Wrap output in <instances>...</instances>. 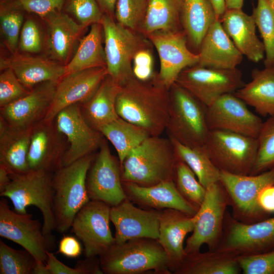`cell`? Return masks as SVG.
Here are the masks:
<instances>
[{
    "label": "cell",
    "mask_w": 274,
    "mask_h": 274,
    "mask_svg": "<svg viewBox=\"0 0 274 274\" xmlns=\"http://www.w3.org/2000/svg\"><path fill=\"white\" fill-rule=\"evenodd\" d=\"M169 105V88L158 76L146 81L134 76L120 85L116 108L120 117L158 136L166 130Z\"/></svg>",
    "instance_id": "obj_1"
},
{
    "label": "cell",
    "mask_w": 274,
    "mask_h": 274,
    "mask_svg": "<svg viewBox=\"0 0 274 274\" xmlns=\"http://www.w3.org/2000/svg\"><path fill=\"white\" fill-rule=\"evenodd\" d=\"M177 160L169 137L149 136L124 160L121 165L122 181L150 186L173 180Z\"/></svg>",
    "instance_id": "obj_2"
},
{
    "label": "cell",
    "mask_w": 274,
    "mask_h": 274,
    "mask_svg": "<svg viewBox=\"0 0 274 274\" xmlns=\"http://www.w3.org/2000/svg\"><path fill=\"white\" fill-rule=\"evenodd\" d=\"M105 274L172 273L167 255L157 239L136 238L115 243L99 256Z\"/></svg>",
    "instance_id": "obj_3"
},
{
    "label": "cell",
    "mask_w": 274,
    "mask_h": 274,
    "mask_svg": "<svg viewBox=\"0 0 274 274\" xmlns=\"http://www.w3.org/2000/svg\"><path fill=\"white\" fill-rule=\"evenodd\" d=\"M93 160L90 154L61 166L53 174L55 229L59 233L71 228L77 213L90 200L86 178Z\"/></svg>",
    "instance_id": "obj_4"
},
{
    "label": "cell",
    "mask_w": 274,
    "mask_h": 274,
    "mask_svg": "<svg viewBox=\"0 0 274 274\" xmlns=\"http://www.w3.org/2000/svg\"><path fill=\"white\" fill-rule=\"evenodd\" d=\"M53 174L30 170L23 174H11L10 182L0 196L10 199L15 211L20 214L27 213L26 209L29 206L38 208L43 217L44 234L55 241L52 234L55 229Z\"/></svg>",
    "instance_id": "obj_5"
},
{
    "label": "cell",
    "mask_w": 274,
    "mask_h": 274,
    "mask_svg": "<svg viewBox=\"0 0 274 274\" xmlns=\"http://www.w3.org/2000/svg\"><path fill=\"white\" fill-rule=\"evenodd\" d=\"M169 117L166 127L169 138L186 146H205L210 129L207 107L176 83L169 88Z\"/></svg>",
    "instance_id": "obj_6"
},
{
    "label": "cell",
    "mask_w": 274,
    "mask_h": 274,
    "mask_svg": "<svg viewBox=\"0 0 274 274\" xmlns=\"http://www.w3.org/2000/svg\"><path fill=\"white\" fill-rule=\"evenodd\" d=\"M210 158L221 171L250 175L256 158L257 138L223 130H210L205 144Z\"/></svg>",
    "instance_id": "obj_7"
},
{
    "label": "cell",
    "mask_w": 274,
    "mask_h": 274,
    "mask_svg": "<svg viewBox=\"0 0 274 274\" xmlns=\"http://www.w3.org/2000/svg\"><path fill=\"white\" fill-rule=\"evenodd\" d=\"M220 182L228 197L231 216L236 220L252 223L269 217L258 204V197L265 187L274 185V166L256 175H236L221 172Z\"/></svg>",
    "instance_id": "obj_8"
},
{
    "label": "cell",
    "mask_w": 274,
    "mask_h": 274,
    "mask_svg": "<svg viewBox=\"0 0 274 274\" xmlns=\"http://www.w3.org/2000/svg\"><path fill=\"white\" fill-rule=\"evenodd\" d=\"M228 206L227 194L220 181L206 188L204 200L195 214L192 233L186 240V255L199 251L203 245H207L209 250L218 248Z\"/></svg>",
    "instance_id": "obj_9"
},
{
    "label": "cell",
    "mask_w": 274,
    "mask_h": 274,
    "mask_svg": "<svg viewBox=\"0 0 274 274\" xmlns=\"http://www.w3.org/2000/svg\"><path fill=\"white\" fill-rule=\"evenodd\" d=\"M216 249L238 258L274 249V216L258 222L245 223L235 219L227 211L222 236Z\"/></svg>",
    "instance_id": "obj_10"
},
{
    "label": "cell",
    "mask_w": 274,
    "mask_h": 274,
    "mask_svg": "<svg viewBox=\"0 0 274 274\" xmlns=\"http://www.w3.org/2000/svg\"><path fill=\"white\" fill-rule=\"evenodd\" d=\"M100 23L103 30L108 75L121 85L134 76L132 61L136 53L143 48L142 42L131 29L116 22L107 14H103Z\"/></svg>",
    "instance_id": "obj_11"
},
{
    "label": "cell",
    "mask_w": 274,
    "mask_h": 274,
    "mask_svg": "<svg viewBox=\"0 0 274 274\" xmlns=\"http://www.w3.org/2000/svg\"><path fill=\"white\" fill-rule=\"evenodd\" d=\"M175 83L207 107L221 96L233 93L245 85L242 74L236 68L218 69L197 64L184 70Z\"/></svg>",
    "instance_id": "obj_12"
},
{
    "label": "cell",
    "mask_w": 274,
    "mask_h": 274,
    "mask_svg": "<svg viewBox=\"0 0 274 274\" xmlns=\"http://www.w3.org/2000/svg\"><path fill=\"white\" fill-rule=\"evenodd\" d=\"M111 208L90 200L75 216L71 228L82 242L85 257L99 256L115 243L110 227Z\"/></svg>",
    "instance_id": "obj_13"
},
{
    "label": "cell",
    "mask_w": 274,
    "mask_h": 274,
    "mask_svg": "<svg viewBox=\"0 0 274 274\" xmlns=\"http://www.w3.org/2000/svg\"><path fill=\"white\" fill-rule=\"evenodd\" d=\"M43 225L30 214L12 211L6 199L0 200V236L20 245L35 257L45 263L47 251L53 248L54 241L46 236Z\"/></svg>",
    "instance_id": "obj_14"
},
{
    "label": "cell",
    "mask_w": 274,
    "mask_h": 274,
    "mask_svg": "<svg viewBox=\"0 0 274 274\" xmlns=\"http://www.w3.org/2000/svg\"><path fill=\"white\" fill-rule=\"evenodd\" d=\"M54 121L68 144L62 158V166L91 154L102 143V134L86 121L80 104L64 108L57 114Z\"/></svg>",
    "instance_id": "obj_15"
},
{
    "label": "cell",
    "mask_w": 274,
    "mask_h": 274,
    "mask_svg": "<svg viewBox=\"0 0 274 274\" xmlns=\"http://www.w3.org/2000/svg\"><path fill=\"white\" fill-rule=\"evenodd\" d=\"M86 188L90 200L101 201L111 207L127 198L122 184L120 163L111 154L107 144L103 142L88 172Z\"/></svg>",
    "instance_id": "obj_16"
},
{
    "label": "cell",
    "mask_w": 274,
    "mask_h": 274,
    "mask_svg": "<svg viewBox=\"0 0 274 274\" xmlns=\"http://www.w3.org/2000/svg\"><path fill=\"white\" fill-rule=\"evenodd\" d=\"M148 35L159 57L158 77L170 88L184 70L198 63L199 55L188 48L184 31L160 30Z\"/></svg>",
    "instance_id": "obj_17"
},
{
    "label": "cell",
    "mask_w": 274,
    "mask_h": 274,
    "mask_svg": "<svg viewBox=\"0 0 274 274\" xmlns=\"http://www.w3.org/2000/svg\"><path fill=\"white\" fill-rule=\"evenodd\" d=\"M234 93L224 94L207 107L206 118L210 130L231 131L257 138L263 122Z\"/></svg>",
    "instance_id": "obj_18"
},
{
    "label": "cell",
    "mask_w": 274,
    "mask_h": 274,
    "mask_svg": "<svg viewBox=\"0 0 274 274\" xmlns=\"http://www.w3.org/2000/svg\"><path fill=\"white\" fill-rule=\"evenodd\" d=\"M108 75L106 66L65 74L57 82L52 104L43 120L53 122L57 114L64 108L73 104L86 102L95 94Z\"/></svg>",
    "instance_id": "obj_19"
},
{
    "label": "cell",
    "mask_w": 274,
    "mask_h": 274,
    "mask_svg": "<svg viewBox=\"0 0 274 274\" xmlns=\"http://www.w3.org/2000/svg\"><path fill=\"white\" fill-rule=\"evenodd\" d=\"M161 211L138 208L126 198L112 207L110 220L115 228L116 243L136 238L157 239Z\"/></svg>",
    "instance_id": "obj_20"
},
{
    "label": "cell",
    "mask_w": 274,
    "mask_h": 274,
    "mask_svg": "<svg viewBox=\"0 0 274 274\" xmlns=\"http://www.w3.org/2000/svg\"><path fill=\"white\" fill-rule=\"evenodd\" d=\"M58 81L40 83L24 96L1 107V117L12 127H32L46 116L52 104Z\"/></svg>",
    "instance_id": "obj_21"
},
{
    "label": "cell",
    "mask_w": 274,
    "mask_h": 274,
    "mask_svg": "<svg viewBox=\"0 0 274 274\" xmlns=\"http://www.w3.org/2000/svg\"><path fill=\"white\" fill-rule=\"evenodd\" d=\"M65 148L64 136L54 121L38 122L32 128L27 155L30 170L53 173L62 166Z\"/></svg>",
    "instance_id": "obj_22"
},
{
    "label": "cell",
    "mask_w": 274,
    "mask_h": 274,
    "mask_svg": "<svg viewBox=\"0 0 274 274\" xmlns=\"http://www.w3.org/2000/svg\"><path fill=\"white\" fill-rule=\"evenodd\" d=\"M127 198L144 209L161 211L170 209L194 216L199 207L186 199L177 189L173 180L144 186L122 182Z\"/></svg>",
    "instance_id": "obj_23"
},
{
    "label": "cell",
    "mask_w": 274,
    "mask_h": 274,
    "mask_svg": "<svg viewBox=\"0 0 274 274\" xmlns=\"http://www.w3.org/2000/svg\"><path fill=\"white\" fill-rule=\"evenodd\" d=\"M195 221V215L190 216L170 209L161 211L157 240L167 255L172 273L179 267L186 257L184 241L186 235L193 231Z\"/></svg>",
    "instance_id": "obj_24"
},
{
    "label": "cell",
    "mask_w": 274,
    "mask_h": 274,
    "mask_svg": "<svg viewBox=\"0 0 274 274\" xmlns=\"http://www.w3.org/2000/svg\"><path fill=\"white\" fill-rule=\"evenodd\" d=\"M198 65L218 69H234L243 55L224 30L220 20L216 19L206 32L200 46Z\"/></svg>",
    "instance_id": "obj_25"
},
{
    "label": "cell",
    "mask_w": 274,
    "mask_h": 274,
    "mask_svg": "<svg viewBox=\"0 0 274 274\" xmlns=\"http://www.w3.org/2000/svg\"><path fill=\"white\" fill-rule=\"evenodd\" d=\"M11 68L28 90L47 81H58L65 74V65L41 57L16 53L9 57H2L0 68Z\"/></svg>",
    "instance_id": "obj_26"
},
{
    "label": "cell",
    "mask_w": 274,
    "mask_h": 274,
    "mask_svg": "<svg viewBox=\"0 0 274 274\" xmlns=\"http://www.w3.org/2000/svg\"><path fill=\"white\" fill-rule=\"evenodd\" d=\"M220 21L224 30L243 55L254 62L264 58V44L256 35V25L252 15H247L242 9H226Z\"/></svg>",
    "instance_id": "obj_27"
},
{
    "label": "cell",
    "mask_w": 274,
    "mask_h": 274,
    "mask_svg": "<svg viewBox=\"0 0 274 274\" xmlns=\"http://www.w3.org/2000/svg\"><path fill=\"white\" fill-rule=\"evenodd\" d=\"M32 127H12L0 117V165L11 174H23L30 171L27 155Z\"/></svg>",
    "instance_id": "obj_28"
},
{
    "label": "cell",
    "mask_w": 274,
    "mask_h": 274,
    "mask_svg": "<svg viewBox=\"0 0 274 274\" xmlns=\"http://www.w3.org/2000/svg\"><path fill=\"white\" fill-rule=\"evenodd\" d=\"M48 29V49L54 60L65 62L82 31L85 27L62 11H55L44 19Z\"/></svg>",
    "instance_id": "obj_29"
},
{
    "label": "cell",
    "mask_w": 274,
    "mask_h": 274,
    "mask_svg": "<svg viewBox=\"0 0 274 274\" xmlns=\"http://www.w3.org/2000/svg\"><path fill=\"white\" fill-rule=\"evenodd\" d=\"M120 87L108 75L92 97L80 105L86 121L95 130L99 131L102 127L119 117L116 101Z\"/></svg>",
    "instance_id": "obj_30"
},
{
    "label": "cell",
    "mask_w": 274,
    "mask_h": 274,
    "mask_svg": "<svg viewBox=\"0 0 274 274\" xmlns=\"http://www.w3.org/2000/svg\"><path fill=\"white\" fill-rule=\"evenodd\" d=\"M252 80L234 94L253 107L263 117H274V66L257 68L251 73Z\"/></svg>",
    "instance_id": "obj_31"
},
{
    "label": "cell",
    "mask_w": 274,
    "mask_h": 274,
    "mask_svg": "<svg viewBox=\"0 0 274 274\" xmlns=\"http://www.w3.org/2000/svg\"><path fill=\"white\" fill-rule=\"evenodd\" d=\"M238 258L218 250L187 254L174 274H239Z\"/></svg>",
    "instance_id": "obj_32"
},
{
    "label": "cell",
    "mask_w": 274,
    "mask_h": 274,
    "mask_svg": "<svg viewBox=\"0 0 274 274\" xmlns=\"http://www.w3.org/2000/svg\"><path fill=\"white\" fill-rule=\"evenodd\" d=\"M180 17L187 41L199 50L208 29L217 19L212 5L209 0H181Z\"/></svg>",
    "instance_id": "obj_33"
},
{
    "label": "cell",
    "mask_w": 274,
    "mask_h": 274,
    "mask_svg": "<svg viewBox=\"0 0 274 274\" xmlns=\"http://www.w3.org/2000/svg\"><path fill=\"white\" fill-rule=\"evenodd\" d=\"M102 35L103 30L100 23L91 25L88 33L80 40L75 55L65 65L66 74L106 66V56L102 39L104 35Z\"/></svg>",
    "instance_id": "obj_34"
},
{
    "label": "cell",
    "mask_w": 274,
    "mask_h": 274,
    "mask_svg": "<svg viewBox=\"0 0 274 274\" xmlns=\"http://www.w3.org/2000/svg\"><path fill=\"white\" fill-rule=\"evenodd\" d=\"M113 145L121 165L128 154L150 135L141 127L121 117L99 130Z\"/></svg>",
    "instance_id": "obj_35"
},
{
    "label": "cell",
    "mask_w": 274,
    "mask_h": 274,
    "mask_svg": "<svg viewBox=\"0 0 274 274\" xmlns=\"http://www.w3.org/2000/svg\"><path fill=\"white\" fill-rule=\"evenodd\" d=\"M170 139L174 144L177 157L191 168L199 182L206 188L220 181L221 171L211 160L205 146L189 147Z\"/></svg>",
    "instance_id": "obj_36"
},
{
    "label": "cell",
    "mask_w": 274,
    "mask_h": 274,
    "mask_svg": "<svg viewBox=\"0 0 274 274\" xmlns=\"http://www.w3.org/2000/svg\"><path fill=\"white\" fill-rule=\"evenodd\" d=\"M181 0H147L143 27L148 34L160 30L178 31Z\"/></svg>",
    "instance_id": "obj_37"
},
{
    "label": "cell",
    "mask_w": 274,
    "mask_h": 274,
    "mask_svg": "<svg viewBox=\"0 0 274 274\" xmlns=\"http://www.w3.org/2000/svg\"><path fill=\"white\" fill-rule=\"evenodd\" d=\"M25 12L15 0L0 1L1 34L7 48L12 54L17 53L18 48Z\"/></svg>",
    "instance_id": "obj_38"
},
{
    "label": "cell",
    "mask_w": 274,
    "mask_h": 274,
    "mask_svg": "<svg viewBox=\"0 0 274 274\" xmlns=\"http://www.w3.org/2000/svg\"><path fill=\"white\" fill-rule=\"evenodd\" d=\"M252 15L263 39L265 67L274 66V7L268 0H258Z\"/></svg>",
    "instance_id": "obj_39"
},
{
    "label": "cell",
    "mask_w": 274,
    "mask_h": 274,
    "mask_svg": "<svg viewBox=\"0 0 274 274\" xmlns=\"http://www.w3.org/2000/svg\"><path fill=\"white\" fill-rule=\"evenodd\" d=\"M173 180L182 195L199 208L206 193V188L199 182L195 174L178 157Z\"/></svg>",
    "instance_id": "obj_40"
},
{
    "label": "cell",
    "mask_w": 274,
    "mask_h": 274,
    "mask_svg": "<svg viewBox=\"0 0 274 274\" xmlns=\"http://www.w3.org/2000/svg\"><path fill=\"white\" fill-rule=\"evenodd\" d=\"M36 262L27 250L13 249L0 241L1 274H32Z\"/></svg>",
    "instance_id": "obj_41"
},
{
    "label": "cell",
    "mask_w": 274,
    "mask_h": 274,
    "mask_svg": "<svg viewBox=\"0 0 274 274\" xmlns=\"http://www.w3.org/2000/svg\"><path fill=\"white\" fill-rule=\"evenodd\" d=\"M257 139V156L250 175L260 174L274 166V117L263 122Z\"/></svg>",
    "instance_id": "obj_42"
},
{
    "label": "cell",
    "mask_w": 274,
    "mask_h": 274,
    "mask_svg": "<svg viewBox=\"0 0 274 274\" xmlns=\"http://www.w3.org/2000/svg\"><path fill=\"white\" fill-rule=\"evenodd\" d=\"M46 265L50 274H103L99 258L86 257L78 261L75 267H70L60 261L50 251H47Z\"/></svg>",
    "instance_id": "obj_43"
},
{
    "label": "cell",
    "mask_w": 274,
    "mask_h": 274,
    "mask_svg": "<svg viewBox=\"0 0 274 274\" xmlns=\"http://www.w3.org/2000/svg\"><path fill=\"white\" fill-rule=\"evenodd\" d=\"M147 8V0H117L115 16L119 23L132 30L143 21Z\"/></svg>",
    "instance_id": "obj_44"
},
{
    "label": "cell",
    "mask_w": 274,
    "mask_h": 274,
    "mask_svg": "<svg viewBox=\"0 0 274 274\" xmlns=\"http://www.w3.org/2000/svg\"><path fill=\"white\" fill-rule=\"evenodd\" d=\"M63 9L84 27L100 23L104 14L96 0H66Z\"/></svg>",
    "instance_id": "obj_45"
},
{
    "label": "cell",
    "mask_w": 274,
    "mask_h": 274,
    "mask_svg": "<svg viewBox=\"0 0 274 274\" xmlns=\"http://www.w3.org/2000/svg\"><path fill=\"white\" fill-rule=\"evenodd\" d=\"M0 74V107H4L24 96L30 90L25 87L10 68Z\"/></svg>",
    "instance_id": "obj_46"
},
{
    "label": "cell",
    "mask_w": 274,
    "mask_h": 274,
    "mask_svg": "<svg viewBox=\"0 0 274 274\" xmlns=\"http://www.w3.org/2000/svg\"><path fill=\"white\" fill-rule=\"evenodd\" d=\"M238 262L244 274H274V249L238 257Z\"/></svg>",
    "instance_id": "obj_47"
},
{
    "label": "cell",
    "mask_w": 274,
    "mask_h": 274,
    "mask_svg": "<svg viewBox=\"0 0 274 274\" xmlns=\"http://www.w3.org/2000/svg\"><path fill=\"white\" fill-rule=\"evenodd\" d=\"M42 46V36L39 27L34 19L28 18L21 30L18 48L24 52L36 53L41 50Z\"/></svg>",
    "instance_id": "obj_48"
},
{
    "label": "cell",
    "mask_w": 274,
    "mask_h": 274,
    "mask_svg": "<svg viewBox=\"0 0 274 274\" xmlns=\"http://www.w3.org/2000/svg\"><path fill=\"white\" fill-rule=\"evenodd\" d=\"M26 12L44 19L50 14L62 11L66 0H15Z\"/></svg>",
    "instance_id": "obj_49"
},
{
    "label": "cell",
    "mask_w": 274,
    "mask_h": 274,
    "mask_svg": "<svg viewBox=\"0 0 274 274\" xmlns=\"http://www.w3.org/2000/svg\"><path fill=\"white\" fill-rule=\"evenodd\" d=\"M152 55L149 50L144 48L135 55L132 61V70L134 77L143 81L150 79L153 76Z\"/></svg>",
    "instance_id": "obj_50"
},
{
    "label": "cell",
    "mask_w": 274,
    "mask_h": 274,
    "mask_svg": "<svg viewBox=\"0 0 274 274\" xmlns=\"http://www.w3.org/2000/svg\"><path fill=\"white\" fill-rule=\"evenodd\" d=\"M79 239L72 235L63 236L59 243L58 252L68 258H76L82 252V247Z\"/></svg>",
    "instance_id": "obj_51"
},
{
    "label": "cell",
    "mask_w": 274,
    "mask_h": 274,
    "mask_svg": "<svg viewBox=\"0 0 274 274\" xmlns=\"http://www.w3.org/2000/svg\"><path fill=\"white\" fill-rule=\"evenodd\" d=\"M261 211L267 215L274 214V185L265 187L260 192L257 199Z\"/></svg>",
    "instance_id": "obj_52"
},
{
    "label": "cell",
    "mask_w": 274,
    "mask_h": 274,
    "mask_svg": "<svg viewBox=\"0 0 274 274\" xmlns=\"http://www.w3.org/2000/svg\"><path fill=\"white\" fill-rule=\"evenodd\" d=\"M117 0H96L104 13L111 16L115 15V7Z\"/></svg>",
    "instance_id": "obj_53"
},
{
    "label": "cell",
    "mask_w": 274,
    "mask_h": 274,
    "mask_svg": "<svg viewBox=\"0 0 274 274\" xmlns=\"http://www.w3.org/2000/svg\"><path fill=\"white\" fill-rule=\"evenodd\" d=\"M11 181V174L4 166L0 165V193L3 192Z\"/></svg>",
    "instance_id": "obj_54"
},
{
    "label": "cell",
    "mask_w": 274,
    "mask_h": 274,
    "mask_svg": "<svg viewBox=\"0 0 274 274\" xmlns=\"http://www.w3.org/2000/svg\"><path fill=\"white\" fill-rule=\"evenodd\" d=\"M212 5L217 19L220 20L226 8L225 0H209Z\"/></svg>",
    "instance_id": "obj_55"
},
{
    "label": "cell",
    "mask_w": 274,
    "mask_h": 274,
    "mask_svg": "<svg viewBox=\"0 0 274 274\" xmlns=\"http://www.w3.org/2000/svg\"><path fill=\"white\" fill-rule=\"evenodd\" d=\"M32 274H50L46 263L37 261L32 270Z\"/></svg>",
    "instance_id": "obj_56"
},
{
    "label": "cell",
    "mask_w": 274,
    "mask_h": 274,
    "mask_svg": "<svg viewBox=\"0 0 274 274\" xmlns=\"http://www.w3.org/2000/svg\"><path fill=\"white\" fill-rule=\"evenodd\" d=\"M244 0H225L227 9H242Z\"/></svg>",
    "instance_id": "obj_57"
},
{
    "label": "cell",
    "mask_w": 274,
    "mask_h": 274,
    "mask_svg": "<svg viewBox=\"0 0 274 274\" xmlns=\"http://www.w3.org/2000/svg\"><path fill=\"white\" fill-rule=\"evenodd\" d=\"M271 5L274 7V0H268Z\"/></svg>",
    "instance_id": "obj_58"
}]
</instances>
